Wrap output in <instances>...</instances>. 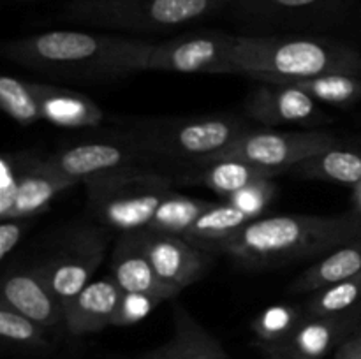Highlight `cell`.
Returning a JSON list of instances; mask_svg holds the SVG:
<instances>
[{
    "instance_id": "obj_4",
    "label": "cell",
    "mask_w": 361,
    "mask_h": 359,
    "mask_svg": "<svg viewBox=\"0 0 361 359\" xmlns=\"http://www.w3.org/2000/svg\"><path fill=\"white\" fill-rule=\"evenodd\" d=\"M233 0H69L60 20L109 32L147 34L214 16Z\"/></svg>"
},
{
    "instance_id": "obj_5",
    "label": "cell",
    "mask_w": 361,
    "mask_h": 359,
    "mask_svg": "<svg viewBox=\"0 0 361 359\" xmlns=\"http://www.w3.org/2000/svg\"><path fill=\"white\" fill-rule=\"evenodd\" d=\"M249 129V123L238 116L204 115L152 120L129 134L152 160L196 168L226 150Z\"/></svg>"
},
{
    "instance_id": "obj_31",
    "label": "cell",
    "mask_w": 361,
    "mask_h": 359,
    "mask_svg": "<svg viewBox=\"0 0 361 359\" xmlns=\"http://www.w3.org/2000/svg\"><path fill=\"white\" fill-rule=\"evenodd\" d=\"M275 194H277V185H275L274 180L267 178L257 180V182L243 187L242 190L233 194L226 201H229V203L238 206L242 211H245L250 218H259L263 211L270 206Z\"/></svg>"
},
{
    "instance_id": "obj_6",
    "label": "cell",
    "mask_w": 361,
    "mask_h": 359,
    "mask_svg": "<svg viewBox=\"0 0 361 359\" xmlns=\"http://www.w3.org/2000/svg\"><path fill=\"white\" fill-rule=\"evenodd\" d=\"M169 176L155 171L130 172L101 183L87 187L88 210L102 225L133 232L147 229L162 201L173 194Z\"/></svg>"
},
{
    "instance_id": "obj_12",
    "label": "cell",
    "mask_w": 361,
    "mask_h": 359,
    "mask_svg": "<svg viewBox=\"0 0 361 359\" xmlns=\"http://www.w3.org/2000/svg\"><path fill=\"white\" fill-rule=\"evenodd\" d=\"M0 303L46 329L66 326V312L59 296L53 292L48 278L39 264L27 267H13L4 275Z\"/></svg>"
},
{
    "instance_id": "obj_23",
    "label": "cell",
    "mask_w": 361,
    "mask_h": 359,
    "mask_svg": "<svg viewBox=\"0 0 361 359\" xmlns=\"http://www.w3.org/2000/svg\"><path fill=\"white\" fill-rule=\"evenodd\" d=\"M250 220L254 218H250L245 211H242L229 201L221 204L214 203L196 218V222L190 225L183 238L210 252V250H217L226 239L231 238Z\"/></svg>"
},
{
    "instance_id": "obj_36",
    "label": "cell",
    "mask_w": 361,
    "mask_h": 359,
    "mask_svg": "<svg viewBox=\"0 0 361 359\" xmlns=\"http://www.w3.org/2000/svg\"><path fill=\"white\" fill-rule=\"evenodd\" d=\"M145 359H173L171 347H169V344L162 345V347L155 348V351H152L150 354L145 355Z\"/></svg>"
},
{
    "instance_id": "obj_15",
    "label": "cell",
    "mask_w": 361,
    "mask_h": 359,
    "mask_svg": "<svg viewBox=\"0 0 361 359\" xmlns=\"http://www.w3.org/2000/svg\"><path fill=\"white\" fill-rule=\"evenodd\" d=\"M360 322L361 310L342 317H319L305 312L279 359H323L351 336Z\"/></svg>"
},
{
    "instance_id": "obj_33",
    "label": "cell",
    "mask_w": 361,
    "mask_h": 359,
    "mask_svg": "<svg viewBox=\"0 0 361 359\" xmlns=\"http://www.w3.org/2000/svg\"><path fill=\"white\" fill-rule=\"evenodd\" d=\"M159 303L161 301L155 299L154 296L141 294V292H123L113 326L126 327L141 322Z\"/></svg>"
},
{
    "instance_id": "obj_13",
    "label": "cell",
    "mask_w": 361,
    "mask_h": 359,
    "mask_svg": "<svg viewBox=\"0 0 361 359\" xmlns=\"http://www.w3.org/2000/svg\"><path fill=\"white\" fill-rule=\"evenodd\" d=\"M245 113L250 120L268 127L288 123L314 125L326 120L316 99L307 92L293 84L279 83H257L247 95Z\"/></svg>"
},
{
    "instance_id": "obj_1",
    "label": "cell",
    "mask_w": 361,
    "mask_h": 359,
    "mask_svg": "<svg viewBox=\"0 0 361 359\" xmlns=\"http://www.w3.org/2000/svg\"><path fill=\"white\" fill-rule=\"evenodd\" d=\"M150 46L133 35L49 30L4 42L2 55L46 76L101 83L143 73Z\"/></svg>"
},
{
    "instance_id": "obj_30",
    "label": "cell",
    "mask_w": 361,
    "mask_h": 359,
    "mask_svg": "<svg viewBox=\"0 0 361 359\" xmlns=\"http://www.w3.org/2000/svg\"><path fill=\"white\" fill-rule=\"evenodd\" d=\"M46 331L41 324L0 303V338L6 344L28 351H42L49 347Z\"/></svg>"
},
{
    "instance_id": "obj_26",
    "label": "cell",
    "mask_w": 361,
    "mask_h": 359,
    "mask_svg": "<svg viewBox=\"0 0 361 359\" xmlns=\"http://www.w3.org/2000/svg\"><path fill=\"white\" fill-rule=\"evenodd\" d=\"M279 84L298 87L317 102L338 106V108L353 106L361 101V76H351V74H324V76L303 77V80L286 81Z\"/></svg>"
},
{
    "instance_id": "obj_11",
    "label": "cell",
    "mask_w": 361,
    "mask_h": 359,
    "mask_svg": "<svg viewBox=\"0 0 361 359\" xmlns=\"http://www.w3.org/2000/svg\"><path fill=\"white\" fill-rule=\"evenodd\" d=\"M141 238L159 278L178 294L200 280L210 264L208 250L194 245L183 236L141 229Z\"/></svg>"
},
{
    "instance_id": "obj_34",
    "label": "cell",
    "mask_w": 361,
    "mask_h": 359,
    "mask_svg": "<svg viewBox=\"0 0 361 359\" xmlns=\"http://www.w3.org/2000/svg\"><path fill=\"white\" fill-rule=\"evenodd\" d=\"M32 218H2L0 224V260H6L16 248Z\"/></svg>"
},
{
    "instance_id": "obj_25",
    "label": "cell",
    "mask_w": 361,
    "mask_h": 359,
    "mask_svg": "<svg viewBox=\"0 0 361 359\" xmlns=\"http://www.w3.org/2000/svg\"><path fill=\"white\" fill-rule=\"evenodd\" d=\"M341 2L342 0H233L231 4L240 16L274 21L309 16L338 7Z\"/></svg>"
},
{
    "instance_id": "obj_2",
    "label": "cell",
    "mask_w": 361,
    "mask_h": 359,
    "mask_svg": "<svg viewBox=\"0 0 361 359\" xmlns=\"http://www.w3.org/2000/svg\"><path fill=\"white\" fill-rule=\"evenodd\" d=\"M358 238L361 217L355 211L334 217L274 215L250 220L217 250L247 270H267L326 256Z\"/></svg>"
},
{
    "instance_id": "obj_29",
    "label": "cell",
    "mask_w": 361,
    "mask_h": 359,
    "mask_svg": "<svg viewBox=\"0 0 361 359\" xmlns=\"http://www.w3.org/2000/svg\"><path fill=\"white\" fill-rule=\"evenodd\" d=\"M0 106L4 113L20 125L28 127L42 120L32 81L4 74L0 77Z\"/></svg>"
},
{
    "instance_id": "obj_8",
    "label": "cell",
    "mask_w": 361,
    "mask_h": 359,
    "mask_svg": "<svg viewBox=\"0 0 361 359\" xmlns=\"http://www.w3.org/2000/svg\"><path fill=\"white\" fill-rule=\"evenodd\" d=\"M49 168L80 183L108 182L118 176L150 169L152 158L130 134L111 139L87 141L46 158Z\"/></svg>"
},
{
    "instance_id": "obj_7",
    "label": "cell",
    "mask_w": 361,
    "mask_h": 359,
    "mask_svg": "<svg viewBox=\"0 0 361 359\" xmlns=\"http://www.w3.org/2000/svg\"><path fill=\"white\" fill-rule=\"evenodd\" d=\"M108 245L104 225H81L62 236L53 252L37 263L63 306L94 280Z\"/></svg>"
},
{
    "instance_id": "obj_19",
    "label": "cell",
    "mask_w": 361,
    "mask_h": 359,
    "mask_svg": "<svg viewBox=\"0 0 361 359\" xmlns=\"http://www.w3.org/2000/svg\"><path fill=\"white\" fill-rule=\"evenodd\" d=\"M194 169L196 171L187 176L190 183L207 187L226 199L257 180H274L275 176L282 175V171L277 169L261 168L240 158H214Z\"/></svg>"
},
{
    "instance_id": "obj_20",
    "label": "cell",
    "mask_w": 361,
    "mask_h": 359,
    "mask_svg": "<svg viewBox=\"0 0 361 359\" xmlns=\"http://www.w3.org/2000/svg\"><path fill=\"white\" fill-rule=\"evenodd\" d=\"M361 273V238L337 246L307 267L291 285V294H312Z\"/></svg>"
},
{
    "instance_id": "obj_37",
    "label": "cell",
    "mask_w": 361,
    "mask_h": 359,
    "mask_svg": "<svg viewBox=\"0 0 361 359\" xmlns=\"http://www.w3.org/2000/svg\"><path fill=\"white\" fill-rule=\"evenodd\" d=\"M353 211L361 217V182L353 187Z\"/></svg>"
},
{
    "instance_id": "obj_17",
    "label": "cell",
    "mask_w": 361,
    "mask_h": 359,
    "mask_svg": "<svg viewBox=\"0 0 361 359\" xmlns=\"http://www.w3.org/2000/svg\"><path fill=\"white\" fill-rule=\"evenodd\" d=\"M78 183V180L49 168L46 158L21 155L20 189L9 218H34L48 210L59 194L73 189Z\"/></svg>"
},
{
    "instance_id": "obj_10",
    "label": "cell",
    "mask_w": 361,
    "mask_h": 359,
    "mask_svg": "<svg viewBox=\"0 0 361 359\" xmlns=\"http://www.w3.org/2000/svg\"><path fill=\"white\" fill-rule=\"evenodd\" d=\"M235 35L219 30L183 34L152 41L145 70L180 74H236L233 65Z\"/></svg>"
},
{
    "instance_id": "obj_27",
    "label": "cell",
    "mask_w": 361,
    "mask_h": 359,
    "mask_svg": "<svg viewBox=\"0 0 361 359\" xmlns=\"http://www.w3.org/2000/svg\"><path fill=\"white\" fill-rule=\"evenodd\" d=\"M214 203H208L204 199H196V197L183 196L180 192H173L162 201L159 206L157 213L150 220L147 229L150 231H161L169 232V234H178L183 236L190 229V225L196 222L203 211Z\"/></svg>"
},
{
    "instance_id": "obj_24",
    "label": "cell",
    "mask_w": 361,
    "mask_h": 359,
    "mask_svg": "<svg viewBox=\"0 0 361 359\" xmlns=\"http://www.w3.org/2000/svg\"><path fill=\"white\" fill-rule=\"evenodd\" d=\"M303 308L295 305L277 303L264 308L250 322L256 345L261 348L267 359H279L281 352L291 340L293 333L298 327L303 317Z\"/></svg>"
},
{
    "instance_id": "obj_35",
    "label": "cell",
    "mask_w": 361,
    "mask_h": 359,
    "mask_svg": "<svg viewBox=\"0 0 361 359\" xmlns=\"http://www.w3.org/2000/svg\"><path fill=\"white\" fill-rule=\"evenodd\" d=\"M334 359H361V329H356L335 348Z\"/></svg>"
},
{
    "instance_id": "obj_14",
    "label": "cell",
    "mask_w": 361,
    "mask_h": 359,
    "mask_svg": "<svg viewBox=\"0 0 361 359\" xmlns=\"http://www.w3.org/2000/svg\"><path fill=\"white\" fill-rule=\"evenodd\" d=\"M111 277L123 292H141L159 301H169L178 292L159 278L145 250L141 231L123 232L111 257Z\"/></svg>"
},
{
    "instance_id": "obj_3",
    "label": "cell",
    "mask_w": 361,
    "mask_h": 359,
    "mask_svg": "<svg viewBox=\"0 0 361 359\" xmlns=\"http://www.w3.org/2000/svg\"><path fill=\"white\" fill-rule=\"evenodd\" d=\"M236 74L257 83H286L324 74L361 76V53L328 37L235 35Z\"/></svg>"
},
{
    "instance_id": "obj_32",
    "label": "cell",
    "mask_w": 361,
    "mask_h": 359,
    "mask_svg": "<svg viewBox=\"0 0 361 359\" xmlns=\"http://www.w3.org/2000/svg\"><path fill=\"white\" fill-rule=\"evenodd\" d=\"M21 153H4L0 158V220L9 218L20 189Z\"/></svg>"
},
{
    "instance_id": "obj_38",
    "label": "cell",
    "mask_w": 361,
    "mask_h": 359,
    "mask_svg": "<svg viewBox=\"0 0 361 359\" xmlns=\"http://www.w3.org/2000/svg\"><path fill=\"white\" fill-rule=\"evenodd\" d=\"M358 329H361V322H360V326H358Z\"/></svg>"
},
{
    "instance_id": "obj_16",
    "label": "cell",
    "mask_w": 361,
    "mask_h": 359,
    "mask_svg": "<svg viewBox=\"0 0 361 359\" xmlns=\"http://www.w3.org/2000/svg\"><path fill=\"white\" fill-rule=\"evenodd\" d=\"M123 291L113 277L92 280L66 306V329L73 336H87L113 326Z\"/></svg>"
},
{
    "instance_id": "obj_21",
    "label": "cell",
    "mask_w": 361,
    "mask_h": 359,
    "mask_svg": "<svg viewBox=\"0 0 361 359\" xmlns=\"http://www.w3.org/2000/svg\"><path fill=\"white\" fill-rule=\"evenodd\" d=\"M289 172L303 180L355 187L361 182V151L355 148H345L344 144H337L330 150H324L300 162Z\"/></svg>"
},
{
    "instance_id": "obj_22",
    "label": "cell",
    "mask_w": 361,
    "mask_h": 359,
    "mask_svg": "<svg viewBox=\"0 0 361 359\" xmlns=\"http://www.w3.org/2000/svg\"><path fill=\"white\" fill-rule=\"evenodd\" d=\"M173 322L175 334L169 341L173 359H229L217 338L204 329L182 303L173 306Z\"/></svg>"
},
{
    "instance_id": "obj_18",
    "label": "cell",
    "mask_w": 361,
    "mask_h": 359,
    "mask_svg": "<svg viewBox=\"0 0 361 359\" xmlns=\"http://www.w3.org/2000/svg\"><path fill=\"white\" fill-rule=\"evenodd\" d=\"M41 118L63 129H87L101 125L104 111L88 95L59 84L32 81Z\"/></svg>"
},
{
    "instance_id": "obj_9",
    "label": "cell",
    "mask_w": 361,
    "mask_h": 359,
    "mask_svg": "<svg viewBox=\"0 0 361 359\" xmlns=\"http://www.w3.org/2000/svg\"><path fill=\"white\" fill-rule=\"evenodd\" d=\"M337 144H342L337 136L319 130L277 132V130L249 129L214 158H240L261 168L288 172L300 162L324 150H330Z\"/></svg>"
},
{
    "instance_id": "obj_28",
    "label": "cell",
    "mask_w": 361,
    "mask_h": 359,
    "mask_svg": "<svg viewBox=\"0 0 361 359\" xmlns=\"http://www.w3.org/2000/svg\"><path fill=\"white\" fill-rule=\"evenodd\" d=\"M307 313L319 317H342L361 310V273L338 284L312 292L303 306Z\"/></svg>"
}]
</instances>
